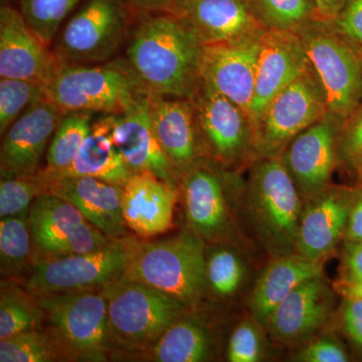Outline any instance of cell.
Segmentation results:
<instances>
[{
	"mask_svg": "<svg viewBox=\"0 0 362 362\" xmlns=\"http://www.w3.org/2000/svg\"><path fill=\"white\" fill-rule=\"evenodd\" d=\"M137 14L126 61L149 94L189 99L202 82L204 45L175 14Z\"/></svg>",
	"mask_w": 362,
	"mask_h": 362,
	"instance_id": "6da1fadb",
	"label": "cell"
},
{
	"mask_svg": "<svg viewBox=\"0 0 362 362\" xmlns=\"http://www.w3.org/2000/svg\"><path fill=\"white\" fill-rule=\"evenodd\" d=\"M206 265L202 238L185 232L131 247L120 277L149 286L189 307L199 302L206 285Z\"/></svg>",
	"mask_w": 362,
	"mask_h": 362,
	"instance_id": "7a4b0ae2",
	"label": "cell"
},
{
	"mask_svg": "<svg viewBox=\"0 0 362 362\" xmlns=\"http://www.w3.org/2000/svg\"><path fill=\"white\" fill-rule=\"evenodd\" d=\"M148 95L127 61L100 66L59 65L45 86V97L63 114L122 113Z\"/></svg>",
	"mask_w": 362,
	"mask_h": 362,
	"instance_id": "3957f363",
	"label": "cell"
},
{
	"mask_svg": "<svg viewBox=\"0 0 362 362\" xmlns=\"http://www.w3.org/2000/svg\"><path fill=\"white\" fill-rule=\"evenodd\" d=\"M103 294L110 335L130 346L156 341L187 308L159 290L122 277L106 285Z\"/></svg>",
	"mask_w": 362,
	"mask_h": 362,
	"instance_id": "277c9868",
	"label": "cell"
},
{
	"mask_svg": "<svg viewBox=\"0 0 362 362\" xmlns=\"http://www.w3.org/2000/svg\"><path fill=\"white\" fill-rule=\"evenodd\" d=\"M322 86L329 115L341 121L362 104V57L322 21L298 30Z\"/></svg>",
	"mask_w": 362,
	"mask_h": 362,
	"instance_id": "5b68a950",
	"label": "cell"
},
{
	"mask_svg": "<svg viewBox=\"0 0 362 362\" xmlns=\"http://www.w3.org/2000/svg\"><path fill=\"white\" fill-rule=\"evenodd\" d=\"M52 334L73 358L104 361L109 342L108 304L103 292L78 290L37 297Z\"/></svg>",
	"mask_w": 362,
	"mask_h": 362,
	"instance_id": "8992f818",
	"label": "cell"
},
{
	"mask_svg": "<svg viewBox=\"0 0 362 362\" xmlns=\"http://www.w3.org/2000/svg\"><path fill=\"white\" fill-rule=\"evenodd\" d=\"M328 114L322 86L311 68L267 106L255 128V149L263 158L278 157L297 135Z\"/></svg>",
	"mask_w": 362,
	"mask_h": 362,
	"instance_id": "52a82bcc",
	"label": "cell"
},
{
	"mask_svg": "<svg viewBox=\"0 0 362 362\" xmlns=\"http://www.w3.org/2000/svg\"><path fill=\"white\" fill-rule=\"evenodd\" d=\"M127 25L125 0H88L59 35V65L105 63L120 49Z\"/></svg>",
	"mask_w": 362,
	"mask_h": 362,
	"instance_id": "ba28073f",
	"label": "cell"
},
{
	"mask_svg": "<svg viewBox=\"0 0 362 362\" xmlns=\"http://www.w3.org/2000/svg\"><path fill=\"white\" fill-rule=\"evenodd\" d=\"M299 192L281 157H265L255 166L250 182L252 213L263 233L282 250L296 246Z\"/></svg>",
	"mask_w": 362,
	"mask_h": 362,
	"instance_id": "9c48e42d",
	"label": "cell"
},
{
	"mask_svg": "<svg viewBox=\"0 0 362 362\" xmlns=\"http://www.w3.org/2000/svg\"><path fill=\"white\" fill-rule=\"evenodd\" d=\"M131 247L116 240L100 251L45 259L35 265L25 291L40 297L108 285L122 275Z\"/></svg>",
	"mask_w": 362,
	"mask_h": 362,
	"instance_id": "30bf717a",
	"label": "cell"
},
{
	"mask_svg": "<svg viewBox=\"0 0 362 362\" xmlns=\"http://www.w3.org/2000/svg\"><path fill=\"white\" fill-rule=\"evenodd\" d=\"M189 100L199 136L218 160L233 163L255 148L249 116L213 86L202 78Z\"/></svg>",
	"mask_w": 362,
	"mask_h": 362,
	"instance_id": "8fae6325",
	"label": "cell"
},
{
	"mask_svg": "<svg viewBox=\"0 0 362 362\" xmlns=\"http://www.w3.org/2000/svg\"><path fill=\"white\" fill-rule=\"evenodd\" d=\"M311 68L298 33L267 28L261 37L256 86L249 111L252 135L272 100Z\"/></svg>",
	"mask_w": 362,
	"mask_h": 362,
	"instance_id": "7c38bea8",
	"label": "cell"
},
{
	"mask_svg": "<svg viewBox=\"0 0 362 362\" xmlns=\"http://www.w3.org/2000/svg\"><path fill=\"white\" fill-rule=\"evenodd\" d=\"M56 54L49 51L28 25L20 9L0 8V77L49 84L58 70Z\"/></svg>",
	"mask_w": 362,
	"mask_h": 362,
	"instance_id": "4fadbf2b",
	"label": "cell"
},
{
	"mask_svg": "<svg viewBox=\"0 0 362 362\" xmlns=\"http://www.w3.org/2000/svg\"><path fill=\"white\" fill-rule=\"evenodd\" d=\"M337 122L328 114L297 135L282 152L283 163L306 197L320 194L329 182L337 161Z\"/></svg>",
	"mask_w": 362,
	"mask_h": 362,
	"instance_id": "5bb4252c",
	"label": "cell"
},
{
	"mask_svg": "<svg viewBox=\"0 0 362 362\" xmlns=\"http://www.w3.org/2000/svg\"><path fill=\"white\" fill-rule=\"evenodd\" d=\"M261 37L206 45L202 47V78L249 116Z\"/></svg>",
	"mask_w": 362,
	"mask_h": 362,
	"instance_id": "9a60e30c",
	"label": "cell"
},
{
	"mask_svg": "<svg viewBox=\"0 0 362 362\" xmlns=\"http://www.w3.org/2000/svg\"><path fill=\"white\" fill-rule=\"evenodd\" d=\"M63 112L47 97L28 107L6 131L0 153L1 177L37 173Z\"/></svg>",
	"mask_w": 362,
	"mask_h": 362,
	"instance_id": "2e32d148",
	"label": "cell"
},
{
	"mask_svg": "<svg viewBox=\"0 0 362 362\" xmlns=\"http://www.w3.org/2000/svg\"><path fill=\"white\" fill-rule=\"evenodd\" d=\"M175 16L202 45L254 39L267 30L250 0H185Z\"/></svg>",
	"mask_w": 362,
	"mask_h": 362,
	"instance_id": "e0dca14e",
	"label": "cell"
},
{
	"mask_svg": "<svg viewBox=\"0 0 362 362\" xmlns=\"http://www.w3.org/2000/svg\"><path fill=\"white\" fill-rule=\"evenodd\" d=\"M110 115L114 144L133 173H150L175 185V173L157 139L149 95L127 111Z\"/></svg>",
	"mask_w": 362,
	"mask_h": 362,
	"instance_id": "ac0fdd59",
	"label": "cell"
},
{
	"mask_svg": "<svg viewBox=\"0 0 362 362\" xmlns=\"http://www.w3.org/2000/svg\"><path fill=\"white\" fill-rule=\"evenodd\" d=\"M45 192L70 202L86 220L112 239L125 233L123 187L90 176L54 177L45 175Z\"/></svg>",
	"mask_w": 362,
	"mask_h": 362,
	"instance_id": "d6986e66",
	"label": "cell"
},
{
	"mask_svg": "<svg viewBox=\"0 0 362 362\" xmlns=\"http://www.w3.org/2000/svg\"><path fill=\"white\" fill-rule=\"evenodd\" d=\"M152 123L175 175L187 173L199 158V128L189 99L149 94Z\"/></svg>",
	"mask_w": 362,
	"mask_h": 362,
	"instance_id": "ffe728a7",
	"label": "cell"
},
{
	"mask_svg": "<svg viewBox=\"0 0 362 362\" xmlns=\"http://www.w3.org/2000/svg\"><path fill=\"white\" fill-rule=\"evenodd\" d=\"M175 185L150 173H134L123 187L126 226L142 237L165 233L173 226Z\"/></svg>",
	"mask_w": 362,
	"mask_h": 362,
	"instance_id": "44dd1931",
	"label": "cell"
},
{
	"mask_svg": "<svg viewBox=\"0 0 362 362\" xmlns=\"http://www.w3.org/2000/svg\"><path fill=\"white\" fill-rule=\"evenodd\" d=\"M331 296L322 277L307 281L274 309L265 324L283 341L304 339L322 327L330 313Z\"/></svg>",
	"mask_w": 362,
	"mask_h": 362,
	"instance_id": "7402d4cb",
	"label": "cell"
},
{
	"mask_svg": "<svg viewBox=\"0 0 362 362\" xmlns=\"http://www.w3.org/2000/svg\"><path fill=\"white\" fill-rule=\"evenodd\" d=\"M315 197L302 213L295 247L305 258L321 262L344 237L351 199L335 190Z\"/></svg>",
	"mask_w": 362,
	"mask_h": 362,
	"instance_id": "603a6c76",
	"label": "cell"
},
{
	"mask_svg": "<svg viewBox=\"0 0 362 362\" xmlns=\"http://www.w3.org/2000/svg\"><path fill=\"white\" fill-rule=\"evenodd\" d=\"M322 264L302 255H288L272 262L263 272L254 290L250 307L255 317L266 324L272 312L288 295L311 279L322 276Z\"/></svg>",
	"mask_w": 362,
	"mask_h": 362,
	"instance_id": "cb8c5ba5",
	"label": "cell"
},
{
	"mask_svg": "<svg viewBox=\"0 0 362 362\" xmlns=\"http://www.w3.org/2000/svg\"><path fill=\"white\" fill-rule=\"evenodd\" d=\"M185 201L192 232L216 239L226 232L228 211L218 176L206 168L190 169L185 178Z\"/></svg>",
	"mask_w": 362,
	"mask_h": 362,
	"instance_id": "d4e9b609",
	"label": "cell"
},
{
	"mask_svg": "<svg viewBox=\"0 0 362 362\" xmlns=\"http://www.w3.org/2000/svg\"><path fill=\"white\" fill-rule=\"evenodd\" d=\"M111 135L110 115L93 124L92 130L70 166L54 177L90 176L124 187L133 175Z\"/></svg>",
	"mask_w": 362,
	"mask_h": 362,
	"instance_id": "484cf974",
	"label": "cell"
},
{
	"mask_svg": "<svg viewBox=\"0 0 362 362\" xmlns=\"http://www.w3.org/2000/svg\"><path fill=\"white\" fill-rule=\"evenodd\" d=\"M87 221L70 202L45 192L37 197L28 211V225L35 246L56 255L59 245Z\"/></svg>",
	"mask_w": 362,
	"mask_h": 362,
	"instance_id": "4316f807",
	"label": "cell"
},
{
	"mask_svg": "<svg viewBox=\"0 0 362 362\" xmlns=\"http://www.w3.org/2000/svg\"><path fill=\"white\" fill-rule=\"evenodd\" d=\"M209 334L194 319H180L156 340L151 357L157 362H201L209 356Z\"/></svg>",
	"mask_w": 362,
	"mask_h": 362,
	"instance_id": "83f0119b",
	"label": "cell"
},
{
	"mask_svg": "<svg viewBox=\"0 0 362 362\" xmlns=\"http://www.w3.org/2000/svg\"><path fill=\"white\" fill-rule=\"evenodd\" d=\"M92 113L64 114L47 153L45 175H54L71 165L92 130Z\"/></svg>",
	"mask_w": 362,
	"mask_h": 362,
	"instance_id": "f1b7e54d",
	"label": "cell"
},
{
	"mask_svg": "<svg viewBox=\"0 0 362 362\" xmlns=\"http://www.w3.org/2000/svg\"><path fill=\"white\" fill-rule=\"evenodd\" d=\"M73 358L54 334L37 329L25 331L1 339V362H51Z\"/></svg>",
	"mask_w": 362,
	"mask_h": 362,
	"instance_id": "f546056e",
	"label": "cell"
},
{
	"mask_svg": "<svg viewBox=\"0 0 362 362\" xmlns=\"http://www.w3.org/2000/svg\"><path fill=\"white\" fill-rule=\"evenodd\" d=\"M45 318L37 297L18 288L2 286L0 296V340L37 329Z\"/></svg>",
	"mask_w": 362,
	"mask_h": 362,
	"instance_id": "4dcf8cb0",
	"label": "cell"
},
{
	"mask_svg": "<svg viewBox=\"0 0 362 362\" xmlns=\"http://www.w3.org/2000/svg\"><path fill=\"white\" fill-rule=\"evenodd\" d=\"M267 28L298 32L318 20L315 0H250Z\"/></svg>",
	"mask_w": 362,
	"mask_h": 362,
	"instance_id": "1f68e13d",
	"label": "cell"
},
{
	"mask_svg": "<svg viewBox=\"0 0 362 362\" xmlns=\"http://www.w3.org/2000/svg\"><path fill=\"white\" fill-rule=\"evenodd\" d=\"M81 0H18L23 18L45 44L51 45L59 25Z\"/></svg>",
	"mask_w": 362,
	"mask_h": 362,
	"instance_id": "d6a6232c",
	"label": "cell"
},
{
	"mask_svg": "<svg viewBox=\"0 0 362 362\" xmlns=\"http://www.w3.org/2000/svg\"><path fill=\"white\" fill-rule=\"evenodd\" d=\"M30 237L26 216H8L0 221V261L2 275L20 273L28 261Z\"/></svg>",
	"mask_w": 362,
	"mask_h": 362,
	"instance_id": "836d02e7",
	"label": "cell"
},
{
	"mask_svg": "<svg viewBox=\"0 0 362 362\" xmlns=\"http://www.w3.org/2000/svg\"><path fill=\"white\" fill-rule=\"evenodd\" d=\"M47 183L44 173L1 177L0 182V216H26L39 195L45 194Z\"/></svg>",
	"mask_w": 362,
	"mask_h": 362,
	"instance_id": "e575fe53",
	"label": "cell"
},
{
	"mask_svg": "<svg viewBox=\"0 0 362 362\" xmlns=\"http://www.w3.org/2000/svg\"><path fill=\"white\" fill-rule=\"evenodd\" d=\"M45 97V87L21 78L0 80V132L4 134L32 105Z\"/></svg>",
	"mask_w": 362,
	"mask_h": 362,
	"instance_id": "d590c367",
	"label": "cell"
},
{
	"mask_svg": "<svg viewBox=\"0 0 362 362\" xmlns=\"http://www.w3.org/2000/svg\"><path fill=\"white\" fill-rule=\"evenodd\" d=\"M244 263L235 252L218 247L206 259V284L220 297L232 296L244 281Z\"/></svg>",
	"mask_w": 362,
	"mask_h": 362,
	"instance_id": "8d00e7d4",
	"label": "cell"
},
{
	"mask_svg": "<svg viewBox=\"0 0 362 362\" xmlns=\"http://www.w3.org/2000/svg\"><path fill=\"white\" fill-rule=\"evenodd\" d=\"M262 358L261 339L257 328L250 322L240 323L230 338L228 361L257 362Z\"/></svg>",
	"mask_w": 362,
	"mask_h": 362,
	"instance_id": "74e56055",
	"label": "cell"
},
{
	"mask_svg": "<svg viewBox=\"0 0 362 362\" xmlns=\"http://www.w3.org/2000/svg\"><path fill=\"white\" fill-rule=\"evenodd\" d=\"M325 23L357 51L362 52V0H349L337 18Z\"/></svg>",
	"mask_w": 362,
	"mask_h": 362,
	"instance_id": "f35d334b",
	"label": "cell"
},
{
	"mask_svg": "<svg viewBox=\"0 0 362 362\" xmlns=\"http://www.w3.org/2000/svg\"><path fill=\"white\" fill-rule=\"evenodd\" d=\"M339 144L350 162L362 158V104L341 121Z\"/></svg>",
	"mask_w": 362,
	"mask_h": 362,
	"instance_id": "ab89813d",
	"label": "cell"
},
{
	"mask_svg": "<svg viewBox=\"0 0 362 362\" xmlns=\"http://www.w3.org/2000/svg\"><path fill=\"white\" fill-rule=\"evenodd\" d=\"M304 362H345L349 361L346 351L334 340L323 338L310 343L297 356Z\"/></svg>",
	"mask_w": 362,
	"mask_h": 362,
	"instance_id": "60d3db41",
	"label": "cell"
},
{
	"mask_svg": "<svg viewBox=\"0 0 362 362\" xmlns=\"http://www.w3.org/2000/svg\"><path fill=\"white\" fill-rule=\"evenodd\" d=\"M343 329L354 344L362 347V300L345 298L342 306Z\"/></svg>",
	"mask_w": 362,
	"mask_h": 362,
	"instance_id": "b9f144b4",
	"label": "cell"
},
{
	"mask_svg": "<svg viewBox=\"0 0 362 362\" xmlns=\"http://www.w3.org/2000/svg\"><path fill=\"white\" fill-rule=\"evenodd\" d=\"M342 262L344 266L343 278L362 280V240H346Z\"/></svg>",
	"mask_w": 362,
	"mask_h": 362,
	"instance_id": "7bdbcfd3",
	"label": "cell"
},
{
	"mask_svg": "<svg viewBox=\"0 0 362 362\" xmlns=\"http://www.w3.org/2000/svg\"><path fill=\"white\" fill-rule=\"evenodd\" d=\"M185 0H128L136 13H165L175 14Z\"/></svg>",
	"mask_w": 362,
	"mask_h": 362,
	"instance_id": "ee69618b",
	"label": "cell"
},
{
	"mask_svg": "<svg viewBox=\"0 0 362 362\" xmlns=\"http://www.w3.org/2000/svg\"><path fill=\"white\" fill-rule=\"evenodd\" d=\"M344 239L350 242L362 240V192L351 201Z\"/></svg>",
	"mask_w": 362,
	"mask_h": 362,
	"instance_id": "f6af8a7d",
	"label": "cell"
},
{
	"mask_svg": "<svg viewBox=\"0 0 362 362\" xmlns=\"http://www.w3.org/2000/svg\"><path fill=\"white\" fill-rule=\"evenodd\" d=\"M318 20L322 23H330L341 11L349 0H315Z\"/></svg>",
	"mask_w": 362,
	"mask_h": 362,
	"instance_id": "bcb514c9",
	"label": "cell"
},
{
	"mask_svg": "<svg viewBox=\"0 0 362 362\" xmlns=\"http://www.w3.org/2000/svg\"><path fill=\"white\" fill-rule=\"evenodd\" d=\"M337 289L344 298H356L362 300V280L342 278L337 283Z\"/></svg>",
	"mask_w": 362,
	"mask_h": 362,
	"instance_id": "7dc6e473",
	"label": "cell"
},
{
	"mask_svg": "<svg viewBox=\"0 0 362 362\" xmlns=\"http://www.w3.org/2000/svg\"><path fill=\"white\" fill-rule=\"evenodd\" d=\"M352 165L356 169L357 175H358L359 180L362 183V158L356 159V160L351 161Z\"/></svg>",
	"mask_w": 362,
	"mask_h": 362,
	"instance_id": "c3c4849f",
	"label": "cell"
},
{
	"mask_svg": "<svg viewBox=\"0 0 362 362\" xmlns=\"http://www.w3.org/2000/svg\"><path fill=\"white\" fill-rule=\"evenodd\" d=\"M361 57H362V52H361Z\"/></svg>",
	"mask_w": 362,
	"mask_h": 362,
	"instance_id": "681fc988",
	"label": "cell"
}]
</instances>
